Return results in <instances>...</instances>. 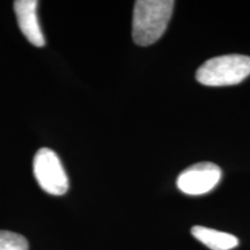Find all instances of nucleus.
Here are the masks:
<instances>
[{
  "label": "nucleus",
  "instance_id": "nucleus-6",
  "mask_svg": "<svg viewBox=\"0 0 250 250\" xmlns=\"http://www.w3.org/2000/svg\"><path fill=\"white\" fill-rule=\"evenodd\" d=\"M191 233L199 242H202L211 250H232L239 246V240L236 236L217 229L193 226Z\"/></svg>",
  "mask_w": 250,
  "mask_h": 250
},
{
  "label": "nucleus",
  "instance_id": "nucleus-2",
  "mask_svg": "<svg viewBox=\"0 0 250 250\" xmlns=\"http://www.w3.org/2000/svg\"><path fill=\"white\" fill-rule=\"evenodd\" d=\"M250 74V57L225 55L206 61L196 72L202 85L211 87L237 85Z\"/></svg>",
  "mask_w": 250,
  "mask_h": 250
},
{
  "label": "nucleus",
  "instance_id": "nucleus-1",
  "mask_svg": "<svg viewBox=\"0 0 250 250\" xmlns=\"http://www.w3.org/2000/svg\"><path fill=\"white\" fill-rule=\"evenodd\" d=\"M173 0H138L134 2L132 37L136 44L155 43L167 29L174 11Z\"/></svg>",
  "mask_w": 250,
  "mask_h": 250
},
{
  "label": "nucleus",
  "instance_id": "nucleus-3",
  "mask_svg": "<svg viewBox=\"0 0 250 250\" xmlns=\"http://www.w3.org/2000/svg\"><path fill=\"white\" fill-rule=\"evenodd\" d=\"M34 176L39 186L52 196H62L68 190V177L61 159L52 149L43 147L34 156Z\"/></svg>",
  "mask_w": 250,
  "mask_h": 250
},
{
  "label": "nucleus",
  "instance_id": "nucleus-5",
  "mask_svg": "<svg viewBox=\"0 0 250 250\" xmlns=\"http://www.w3.org/2000/svg\"><path fill=\"white\" fill-rule=\"evenodd\" d=\"M39 4L37 0H17L14 1V11L24 37L33 45L42 48L45 45V39L37 17Z\"/></svg>",
  "mask_w": 250,
  "mask_h": 250
},
{
  "label": "nucleus",
  "instance_id": "nucleus-7",
  "mask_svg": "<svg viewBox=\"0 0 250 250\" xmlns=\"http://www.w3.org/2000/svg\"><path fill=\"white\" fill-rule=\"evenodd\" d=\"M0 250H29V246L21 234L0 230Z\"/></svg>",
  "mask_w": 250,
  "mask_h": 250
},
{
  "label": "nucleus",
  "instance_id": "nucleus-4",
  "mask_svg": "<svg viewBox=\"0 0 250 250\" xmlns=\"http://www.w3.org/2000/svg\"><path fill=\"white\" fill-rule=\"evenodd\" d=\"M220 167L212 162H199L184 169L177 177L176 184L181 191L191 196L210 192L220 182Z\"/></svg>",
  "mask_w": 250,
  "mask_h": 250
}]
</instances>
